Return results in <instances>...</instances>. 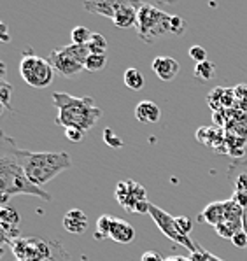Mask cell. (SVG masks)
<instances>
[{
	"mask_svg": "<svg viewBox=\"0 0 247 261\" xmlns=\"http://www.w3.org/2000/svg\"><path fill=\"white\" fill-rule=\"evenodd\" d=\"M141 2H118L116 14H114L113 23L121 30L131 28L137 25V13Z\"/></svg>",
	"mask_w": 247,
	"mask_h": 261,
	"instance_id": "12",
	"label": "cell"
},
{
	"mask_svg": "<svg viewBox=\"0 0 247 261\" xmlns=\"http://www.w3.org/2000/svg\"><path fill=\"white\" fill-rule=\"evenodd\" d=\"M11 151L14 158L23 167L26 177L35 186L42 188L49 180H53L62 172L69 170L72 167V160L67 151L60 152H32L16 146L14 139H11Z\"/></svg>",
	"mask_w": 247,
	"mask_h": 261,
	"instance_id": "2",
	"label": "cell"
},
{
	"mask_svg": "<svg viewBox=\"0 0 247 261\" xmlns=\"http://www.w3.org/2000/svg\"><path fill=\"white\" fill-rule=\"evenodd\" d=\"M135 118L141 123L154 124L160 121L161 111L158 107V103H154L153 100H142V102H139L135 106Z\"/></svg>",
	"mask_w": 247,
	"mask_h": 261,
	"instance_id": "14",
	"label": "cell"
},
{
	"mask_svg": "<svg viewBox=\"0 0 247 261\" xmlns=\"http://www.w3.org/2000/svg\"><path fill=\"white\" fill-rule=\"evenodd\" d=\"M149 216L153 218L154 224L160 228V231L167 237V239L181 244L182 247L188 249L191 254L197 251L198 244H195L188 235H184V233H181V231H179L177 223H175V216H170L169 212H165L161 207L154 205V203H151V205H149Z\"/></svg>",
	"mask_w": 247,
	"mask_h": 261,
	"instance_id": "7",
	"label": "cell"
},
{
	"mask_svg": "<svg viewBox=\"0 0 247 261\" xmlns=\"http://www.w3.org/2000/svg\"><path fill=\"white\" fill-rule=\"evenodd\" d=\"M47 60H49L51 65L54 67V70H57L60 75H63V77H72V75H77L85 70V65L79 63L65 47L53 49L49 53V58Z\"/></svg>",
	"mask_w": 247,
	"mask_h": 261,
	"instance_id": "10",
	"label": "cell"
},
{
	"mask_svg": "<svg viewBox=\"0 0 247 261\" xmlns=\"http://www.w3.org/2000/svg\"><path fill=\"white\" fill-rule=\"evenodd\" d=\"M54 67L49 60L34 53H23L19 62V75L32 88H47L54 79Z\"/></svg>",
	"mask_w": 247,
	"mask_h": 261,
	"instance_id": "5",
	"label": "cell"
},
{
	"mask_svg": "<svg viewBox=\"0 0 247 261\" xmlns=\"http://www.w3.org/2000/svg\"><path fill=\"white\" fill-rule=\"evenodd\" d=\"M113 216L109 214H102L97 221V231H95V239L103 240V239H111V226H113Z\"/></svg>",
	"mask_w": 247,
	"mask_h": 261,
	"instance_id": "20",
	"label": "cell"
},
{
	"mask_svg": "<svg viewBox=\"0 0 247 261\" xmlns=\"http://www.w3.org/2000/svg\"><path fill=\"white\" fill-rule=\"evenodd\" d=\"M85 132L79 130V128H67L65 130V137L69 140H72V142H81V140H85Z\"/></svg>",
	"mask_w": 247,
	"mask_h": 261,
	"instance_id": "33",
	"label": "cell"
},
{
	"mask_svg": "<svg viewBox=\"0 0 247 261\" xmlns=\"http://www.w3.org/2000/svg\"><path fill=\"white\" fill-rule=\"evenodd\" d=\"M11 96H13V86L7 83V79H2V84H0V102H2L4 109L13 111V106H11Z\"/></svg>",
	"mask_w": 247,
	"mask_h": 261,
	"instance_id": "25",
	"label": "cell"
},
{
	"mask_svg": "<svg viewBox=\"0 0 247 261\" xmlns=\"http://www.w3.org/2000/svg\"><path fill=\"white\" fill-rule=\"evenodd\" d=\"M111 239L118 244H131L135 240V228L128 221L114 218L111 226Z\"/></svg>",
	"mask_w": 247,
	"mask_h": 261,
	"instance_id": "15",
	"label": "cell"
},
{
	"mask_svg": "<svg viewBox=\"0 0 247 261\" xmlns=\"http://www.w3.org/2000/svg\"><path fill=\"white\" fill-rule=\"evenodd\" d=\"M13 249L16 259L23 261H46L54 254L58 240H44L39 237H26V239H14L7 242Z\"/></svg>",
	"mask_w": 247,
	"mask_h": 261,
	"instance_id": "6",
	"label": "cell"
},
{
	"mask_svg": "<svg viewBox=\"0 0 247 261\" xmlns=\"http://www.w3.org/2000/svg\"><path fill=\"white\" fill-rule=\"evenodd\" d=\"M141 261H163V258L160 256V252H156V251H146L144 254H142Z\"/></svg>",
	"mask_w": 247,
	"mask_h": 261,
	"instance_id": "35",
	"label": "cell"
},
{
	"mask_svg": "<svg viewBox=\"0 0 247 261\" xmlns=\"http://www.w3.org/2000/svg\"><path fill=\"white\" fill-rule=\"evenodd\" d=\"M151 69L154 74L158 75V79L163 83H170L177 77L181 65H179L177 60H174L172 56H156L151 63Z\"/></svg>",
	"mask_w": 247,
	"mask_h": 261,
	"instance_id": "11",
	"label": "cell"
},
{
	"mask_svg": "<svg viewBox=\"0 0 247 261\" xmlns=\"http://www.w3.org/2000/svg\"><path fill=\"white\" fill-rule=\"evenodd\" d=\"M107 65V55H90L85 63V69L90 72H98Z\"/></svg>",
	"mask_w": 247,
	"mask_h": 261,
	"instance_id": "23",
	"label": "cell"
},
{
	"mask_svg": "<svg viewBox=\"0 0 247 261\" xmlns=\"http://www.w3.org/2000/svg\"><path fill=\"white\" fill-rule=\"evenodd\" d=\"M63 47H65V49L69 51V53L72 55L79 63H83V65L86 63L88 56L91 55V53H90V49H88V46H81V44L70 42V44H67V46H63Z\"/></svg>",
	"mask_w": 247,
	"mask_h": 261,
	"instance_id": "22",
	"label": "cell"
},
{
	"mask_svg": "<svg viewBox=\"0 0 247 261\" xmlns=\"http://www.w3.org/2000/svg\"><path fill=\"white\" fill-rule=\"evenodd\" d=\"M91 35H93V32H91L90 28L75 27L74 30H72V34H70V39H72L74 44H81V46H86V44L90 42Z\"/></svg>",
	"mask_w": 247,
	"mask_h": 261,
	"instance_id": "24",
	"label": "cell"
},
{
	"mask_svg": "<svg viewBox=\"0 0 247 261\" xmlns=\"http://www.w3.org/2000/svg\"><path fill=\"white\" fill-rule=\"evenodd\" d=\"M193 75L200 81H212L216 77V63L207 60V62L197 63L193 70Z\"/></svg>",
	"mask_w": 247,
	"mask_h": 261,
	"instance_id": "19",
	"label": "cell"
},
{
	"mask_svg": "<svg viewBox=\"0 0 247 261\" xmlns=\"http://www.w3.org/2000/svg\"><path fill=\"white\" fill-rule=\"evenodd\" d=\"M170 21L172 16L165 11H160L153 4L141 2L137 13V34L146 44H153L156 39L170 34Z\"/></svg>",
	"mask_w": 247,
	"mask_h": 261,
	"instance_id": "4",
	"label": "cell"
},
{
	"mask_svg": "<svg viewBox=\"0 0 247 261\" xmlns=\"http://www.w3.org/2000/svg\"><path fill=\"white\" fill-rule=\"evenodd\" d=\"M63 228H65L69 233H75V235L85 233L88 228V216L81 208H70V211H67V214L63 216Z\"/></svg>",
	"mask_w": 247,
	"mask_h": 261,
	"instance_id": "13",
	"label": "cell"
},
{
	"mask_svg": "<svg viewBox=\"0 0 247 261\" xmlns=\"http://www.w3.org/2000/svg\"><path fill=\"white\" fill-rule=\"evenodd\" d=\"M228 180L233 186L232 200L242 208H247V160H238L230 165Z\"/></svg>",
	"mask_w": 247,
	"mask_h": 261,
	"instance_id": "9",
	"label": "cell"
},
{
	"mask_svg": "<svg viewBox=\"0 0 247 261\" xmlns=\"http://www.w3.org/2000/svg\"><path fill=\"white\" fill-rule=\"evenodd\" d=\"M214 230H216V233L219 237H223V239H230V240L233 239L235 233H238V231H235V228H232L230 224H226V223H221L219 226L214 228Z\"/></svg>",
	"mask_w": 247,
	"mask_h": 261,
	"instance_id": "31",
	"label": "cell"
},
{
	"mask_svg": "<svg viewBox=\"0 0 247 261\" xmlns=\"http://www.w3.org/2000/svg\"><path fill=\"white\" fill-rule=\"evenodd\" d=\"M16 195L37 196L46 202L53 200L49 193L35 186L26 177L23 167L19 165L13 151H11V137L2 134V142H0V202H2V205H6L7 200Z\"/></svg>",
	"mask_w": 247,
	"mask_h": 261,
	"instance_id": "1",
	"label": "cell"
},
{
	"mask_svg": "<svg viewBox=\"0 0 247 261\" xmlns=\"http://www.w3.org/2000/svg\"><path fill=\"white\" fill-rule=\"evenodd\" d=\"M232 242H233V246H235V247L245 249V247H247V233H245L244 230L238 231V233H235V237L232 239Z\"/></svg>",
	"mask_w": 247,
	"mask_h": 261,
	"instance_id": "34",
	"label": "cell"
},
{
	"mask_svg": "<svg viewBox=\"0 0 247 261\" xmlns=\"http://www.w3.org/2000/svg\"><path fill=\"white\" fill-rule=\"evenodd\" d=\"M46 261H70V254L67 252V249L63 247V244H62V242H58L54 254L51 256L49 259H46Z\"/></svg>",
	"mask_w": 247,
	"mask_h": 261,
	"instance_id": "32",
	"label": "cell"
},
{
	"mask_svg": "<svg viewBox=\"0 0 247 261\" xmlns=\"http://www.w3.org/2000/svg\"><path fill=\"white\" fill-rule=\"evenodd\" d=\"M114 195H116V200L119 202V205H121L125 211L128 212H133L135 214V208L141 202H146V188L141 186V184H137L135 180H121V182H118L116 186V191H114Z\"/></svg>",
	"mask_w": 247,
	"mask_h": 261,
	"instance_id": "8",
	"label": "cell"
},
{
	"mask_svg": "<svg viewBox=\"0 0 247 261\" xmlns=\"http://www.w3.org/2000/svg\"><path fill=\"white\" fill-rule=\"evenodd\" d=\"M103 140H105L107 146L114 147V149H119V147L125 146V142H123V140L119 139L118 135L114 134L113 130H111V128H105V130H103Z\"/></svg>",
	"mask_w": 247,
	"mask_h": 261,
	"instance_id": "28",
	"label": "cell"
},
{
	"mask_svg": "<svg viewBox=\"0 0 247 261\" xmlns=\"http://www.w3.org/2000/svg\"><path fill=\"white\" fill-rule=\"evenodd\" d=\"M175 223H177V228L181 233L189 237V233L193 231V221L188 216H175Z\"/></svg>",
	"mask_w": 247,
	"mask_h": 261,
	"instance_id": "29",
	"label": "cell"
},
{
	"mask_svg": "<svg viewBox=\"0 0 247 261\" xmlns=\"http://www.w3.org/2000/svg\"><path fill=\"white\" fill-rule=\"evenodd\" d=\"M186 28H188V23L186 19H182L181 16L172 14V21H170V34L174 35H184Z\"/></svg>",
	"mask_w": 247,
	"mask_h": 261,
	"instance_id": "27",
	"label": "cell"
},
{
	"mask_svg": "<svg viewBox=\"0 0 247 261\" xmlns=\"http://www.w3.org/2000/svg\"><path fill=\"white\" fill-rule=\"evenodd\" d=\"M53 103L58 109L57 124L67 128H79L86 134L102 118V109L95 106L91 96H72L69 93L53 95Z\"/></svg>",
	"mask_w": 247,
	"mask_h": 261,
	"instance_id": "3",
	"label": "cell"
},
{
	"mask_svg": "<svg viewBox=\"0 0 247 261\" xmlns=\"http://www.w3.org/2000/svg\"><path fill=\"white\" fill-rule=\"evenodd\" d=\"M86 46H88V49H90L91 55H105L107 39L103 37L102 34H98V32H93V35H91L90 42H88Z\"/></svg>",
	"mask_w": 247,
	"mask_h": 261,
	"instance_id": "21",
	"label": "cell"
},
{
	"mask_svg": "<svg viewBox=\"0 0 247 261\" xmlns=\"http://www.w3.org/2000/svg\"><path fill=\"white\" fill-rule=\"evenodd\" d=\"M189 258H191V261H225V259L219 258V256L212 254V252L205 251V249L200 246L197 247V251H195Z\"/></svg>",
	"mask_w": 247,
	"mask_h": 261,
	"instance_id": "26",
	"label": "cell"
},
{
	"mask_svg": "<svg viewBox=\"0 0 247 261\" xmlns=\"http://www.w3.org/2000/svg\"><path fill=\"white\" fill-rule=\"evenodd\" d=\"M0 30H2V41L7 42V41H9V34H7V27L4 25V23L0 25Z\"/></svg>",
	"mask_w": 247,
	"mask_h": 261,
	"instance_id": "36",
	"label": "cell"
},
{
	"mask_svg": "<svg viewBox=\"0 0 247 261\" xmlns=\"http://www.w3.org/2000/svg\"><path fill=\"white\" fill-rule=\"evenodd\" d=\"M123 81H125L126 88H130V90H133V91H141L142 88H144V84H146L144 74H142L141 70L133 69V67L125 72V75H123Z\"/></svg>",
	"mask_w": 247,
	"mask_h": 261,
	"instance_id": "18",
	"label": "cell"
},
{
	"mask_svg": "<svg viewBox=\"0 0 247 261\" xmlns=\"http://www.w3.org/2000/svg\"><path fill=\"white\" fill-rule=\"evenodd\" d=\"M188 55H189V58L193 60L195 63L207 62V51L202 46H191L189 51H188Z\"/></svg>",
	"mask_w": 247,
	"mask_h": 261,
	"instance_id": "30",
	"label": "cell"
},
{
	"mask_svg": "<svg viewBox=\"0 0 247 261\" xmlns=\"http://www.w3.org/2000/svg\"><path fill=\"white\" fill-rule=\"evenodd\" d=\"M116 6L118 2H85V11L91 14L105 16L109 19H114L116 14Z\"/></svg>",
	"mask_w": 247,
	"mask_h": 261,
	"instance_id": "17",
	"label": "cell"
},
{
	"mask_svg": "<svg viewBox=\"0 0 247 261\" xmlns=\"http://www.w3.org/2000/svg\"><path fill=\"white\" fill-rule=\"evenodd\" d=\"M198 221H205V223L212 224L214 228L219 226V224L225 221V202L219 200V202L209 203V205L202 211V214L198 216Z\"/></svg>",
	"mask_w": 247,
	"mask_h": 261,
	"instance_id": "16",
	"label": "cell"
},
{
	"mask_svg": "<svg viewBox=\"0 0 247 261\" xmlns=\"http://www.w3.org/2000/svg\"><path fill=\"white\" fill-rule=\"evenodd\" d=\"M167 261H191V258H182V256H172V258H169Z\"/></svg>",
	"mask_w": 247,
	"mask_h": 261,
	"instance_id": "37",
	"label": "cell"
},
{
	"mask_svg": "<svg viewBox=\"0 0 247 261\" xmlns=\"http://www.w3.org/2000/svg\"><path fill=\"white\" fill-rule=\"evenodd\" d=\"M16 261H23V259H16Z\"/></svg>",
	"mask_w": 247,
	"mask_h": 261,
	"instance_id": "38",
	"label": "cell"
}]
</instances>
